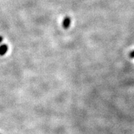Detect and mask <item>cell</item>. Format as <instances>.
Wrapping results in <instances>:
<instances>
[{"instance_id":"obj_2","label":"cell","mask_w":134,"mask_h":134,"mask_svg":"<svg viewBox=\"0 0 134 134\" xmlns=\"http://www.w3.org/2000/svg\"><path fill=\"white\" fill-rule=\"evenodd\" d=\"M8 47L6 44H3L0 46V55L3 56L8 52Z\"/></svg>"},{"instance_id":"obj_1","label":"cell","mask_w":134,"mask_h":134,"mask_svg":"<svg viewBox=\"0 0 134 134\" xmlns=\"http://www.w3.org/2000/svg\"><path fill=\"white\" fill-rule=\"evenodd\" d=\"M70 24H71V19L69 17L66 16L63 19V27L65 29H68L70 26Z\"/></svg>"},{"instance_id":"obj_4","label":"cell","mask_w":134,"mask_h":134,"mask_svg":"<svg viewBox=\"0 0 134 134\" xmlns=\"http://www.w3.org/2000/svg\"><path fill=\"white\" fill-rule=\"evenodd\" d=\"M3 40V37H2V36H0V43H1V42H2Z\"/></svg>"},{"instance_id":"obj_3","label":"cell","mask_w":134,"mask_h":134,"mask_svg":"<svg viewBox=\"0 0 134 134\" xmlns=\"http://www.w3.org/2000/svg\"><path fill=\"white\" fill-rule=\"evenodd\" d=\"M130 57L134 58V51L132 52L131 53H130Z\"/></svg>"}]
</instances>
